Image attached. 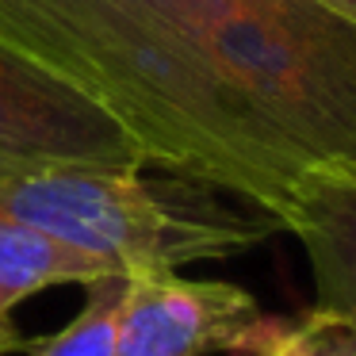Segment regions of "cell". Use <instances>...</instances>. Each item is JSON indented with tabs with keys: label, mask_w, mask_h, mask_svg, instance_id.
<instances>
[{
	"label": "cell",
	"mask_w": 356,
	"mask_h": 356,
	"mask_svg": "<svg viewBox=\"0 0 356 356\" xmlns=\"http://www.w3.org/2000/svg\"><path fill=\"white\" fill-rule=\"evenodd\" d=\"M123 287V272H108V276L85 284V307L58 333L35 341L31 356H115V322Z\"/></svg>",
	"instance_id": "cell-7"
},
{
	"label": "cell",
	"mask_w": 356,
	"mask_h": 356,
	"mask_svg": "<svg viewBox=\"0 0 356 356\" xmlns=\"http://www.w3.org/2000/svg\"><path fill=\"white\" fill-rule=\"evenodd\" d=\"M0 218H16L111 272H177L241 257L280 234L257 207L184 177H146V165H54L0 177Z\"/></svg>",
	"instance_id": "cell-2"
},
{
	"label": "cell",
	"mask_w": 356,
	"mask_h": 356,
	"mask_svg": "<svg viewBox=\"0 0 356 356\" xmlns=\"http://www.w3.org/2000/svg\"><path fill=\"white\" fill-rule=\"evenodd\" d=\"M54 165H146V154L104 104L0 42V177Z\"/></svg>",
	"instance_id": "cell-3"
},
{
	"label": "cell",
	"mask_w": 356,
	"mask_h": 356,
	"mask_svg": "<svg viewBox=\"0 0 356 356\" xmlns=\"http://www.w3.org/2000/svg\"><path fill=\"white\" fill-rule=\"evenodd\" d=\"M280 230L302 245L314 302L356 318V161H314L291 180Z\"/></svg>",
	"instance_id": "cell-5"
},
{
	"label": "cell",
	"mask_w": 356,
	"mask_h": 356,
	"mask_svg": "<svg viewBox=\"0 0 356 356\" xmlns=\"http://www.w3.org/2000/svg\"><path fill=\"white\" fill-rule=\"evenodd\" d=\"M0 356H8V353H4V348H0Z\"/></svg>",
	"instance_id": "cell-10"
},
{
	"label": "cell",
	"mask_w": 356,
	"mask_h": 356,
	"mask_svg": "<svg viewBox=\"0 0 356 356\" xmlns=\"http://www.w3.org/2000/svg\"><path fill=\"white\" fill-rule=\"evenodd\" d=\"M322 8H330L333 16H341V19H348V24L356 27V0H318Z\"/></svg>",
	"instance_id": "cell-9"
},
{
	"label": "cell",
	"mask_w": 356,
	"mask_h": 356,
	"mask_svg": "<svg viewBox=\"0 0 356 356\" xmlns=\"http://www.w3.org/2000/svg\"><path fill=\"white\" fill-rule=\"evenodd\" d=\"M268 325L238 284L138 272L119 299L115 356H253Z\"/></svg>",
	"instance_id": "cell-4"
},
{
	"label": "cell",
	"mask_w": 356,
	"mask_h": 356,
	"mask_svg": "<svg viewBox=\"0 0 356 356\" xmlns=\"http://www.w3.org/2000/svg\"><path fill=\"white\" fill-rule=\"evenodd\" d=\"M253 356H356V318L318 302L291 322L272 318Z\"/></svg>",
	"instance_id": "cell-8"
},
{
	"label": "cell",
	"mask_w": 356,
	"mask_h": 356,
	"mask_svg": "<svg viewBox=\"0 0 356 356\" xmlns=\"http://www.w3.org/2000/svg\"><path fill=\"white\" fill-rule=\"evenodd\" d=\"M108 264L50 234L35 230L16 218H0V348L16 353L24 348L16 322V307L47 287H85L108 276Z\"/></svg>",
	"instance_id": "cell-6"
},
{
	"label": "cell",
	"mask_w": 356,
	"mask_h": 356,
	"mask_svg": "<svg viewBox=\"0 0 356 356\" xmlns=\"http://www.w3.org/2000/svg\"><path fill=\"white\" fill-rule=\"evenodd\" d=\"M203 8L207 0H0V42L104 104L149 169L280 222L307 165L192 58Z\"/></svg>",
	"instance_id": "cell-1"
}]
</instances>
